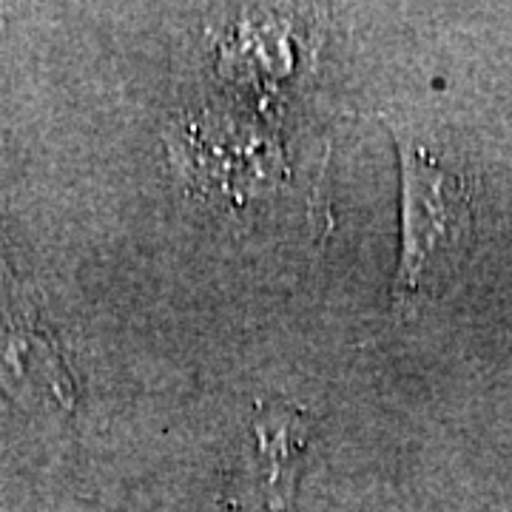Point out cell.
<instances>
[{
    "instance_id": "cell-1",
    "label": "cell",
    "mask_w": 512,
    "mask_h": 512,
    "mask_svg": "<svg viewBox=\"0 0 512 512\" xmlns=\"http://www.w3.org/2000/svg\"><path fill=\"white\" fill-rule=\"evenodd\" d=\"M404 185V251L393 285L410 316L450 279L473 234V200L464 177L439 157L399 140Z\"/></svg>"
},
{
    "instance_id": "cell-2",
    "label": "cell",
    "mask_w": 512,
    "mask_h": 512,
    "mask_svg": "<svg viewBox=\"0 0 512 512\" xmlns=\"http://www.w3.org/2000/svg\"><path fill=\"white\" fill-rule=\"evenodd\" d=\"M254 433L259 441V458L265 464L268 504L276 512L291 510L299 456L305 447V424L296 410L271 407L268 416H256Z\"/></svg>"
}]
</instances>
